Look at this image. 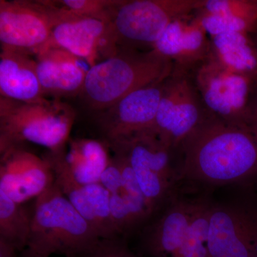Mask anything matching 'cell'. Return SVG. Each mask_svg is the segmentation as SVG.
<instances>
[{"instance_id":"1","label":"cell","mask_w":257,"mask_h":257,"mask_svg":"<svg viewBox=\"0 0 257 257\" xmlns=\"http://www.w3.org/2000/svg\"><path fill=\"white\" fill-rule=\"evenodd\" d=\"M176 152L179 184L201 189L257 185V135L209 111Z\"/></svg>"},{"instance_id":"2","label":"cell","mask_w":257,"mask_h":257,"mask_svg":"<svg viewBox=\"0 0 257 257\" xmlns=\"http://www.w3.org/2000/svg\"><path fill=\"white\" fill-rule=\"evenodd\" d=\"M182 186L183 188L179 185L144 230L142 248L147 256H207L213 199L204 189Z\"/></svg>"},{"instance_id":"3","label":"cell","mask_w":257,"mask_h":257,"mask_svg":"<svg viewBox=\"0 0 257 257\" xmlns=\"http://www.w3.org/2000/svg\"><path fill=\"white\" fill-rule=\"evenodd\" d=\"M101 240L54 182L36 198L30 237L21 257H50L54 253L83 257Z\"/></svg>"},{"instance_id":"4","label":"cell","mask_w":257,"mask_h":257,"mask_svg":"<svg viewBox=\"0 0 257 257\" xmlns=\"http://www.w3.org/2000/svg\"><path fill=\"white\" fill-rule=\"evenodd\" d=\"M172 68V61L154 49L121 48L89 68L82 94L93 109L104 111L130 93L165 80Z\"/></svg>"},{"instance_id":"5","label":"cell","mask_w":257,"mask_h":257,"mask_svg":"<svg viewBox=\"0 0 257 257\" xmlns=\"http://www.w3.org/2000/svg\"><path fill=\"white\" fill-rule=\"evenodd\" d=\"M75 119L67 104L55 99L26 103L0 98V152L30 143L51 153L64 150Z\"/></svg>"},{"instance_id":"6","label":"cell","mask_w":257,"mask_h":257,"mask_svg":"<svg viewBox=\"0 0 257 257\" xmlns=\"http://www.w3.org/2000/svg\"><path fill=\"white\" fill-rule=\"evenodd\" d=\"M127 159L140 189L154 214L179 187L174 150L153 128L143 130L109 145Z\"/></svg>"},{"instance_id":"7","label":"cell","mask_w":257,"mask_h":257,"mask_svg":"<svg viewBox=\"0 0 257 257\" xmlns=\"http://www.w3.org/2000/svg\"><path fill=\"white\" fill-rule=\"evenodd\" d=\"M204 0H121L110 12L118 48L153 47L167 27L200 9Z\"/></svg>"},{"instance_id":"8","label":"cell","mask_w":257,"mask_h":257,"mask_svg":"<svg viewBox=\"0 0 257 257\" xmlns=\"http://www.w3.org/2000/svg\"><path fill=\"white\" fill-rule=\"evenodd\" d=\"M257 185L234 199H213L207 257H257Z\"/></svg>"},{"instance_id":"9","label":"cell","mask_w":257,"mask_h":257,"mask_svg":"<svg viewBox=\"0 0 257 257\" xmlns=\"http://www.w3.org/2000/svg\"><path fill=\"white\" fill-rule=\"evenodd\" d=\"M190 71L205 109L229 124L246 128V108L256 82L226 69L212 51Z\"/></svg>"},{"instance_id":"10","label":"cell","mask_w":257,"mask_h":257,"mask_svg":"<svg viewBox=\"0 0 257 257\" xmlns=\"http://www.w3.org/2000/svg\"><path fill=\"white\" fill-rule=\"evenodd\" d=\"M207 113L191 71L173 65L164 83L154 130L177 151Z\"/></svg>"},{"instance_id":"11","label":"cell","mask_w":257,"mask_h":257,"mask_svg":"<svg viewBox=\"0 0 257 257\" xmlns=\"http://www.w3.org/2000/svg\"><path fill=\"white\" fill-rule=\"evenodd\" d=\"M54 22L52 37L46 47H58L87 62L90 67L99 56L105 59L119 50L116 46L110 20L77 16L42 1ZM45 47V48H46Z\"/></svg>"},{"instance_id":"12","label":"cell","mask_w":257,"mask_h":257,"mask_svg":"<svg viewBox=\"0 0 257 257\" xmlns=\"http://www.w3.org/2000/svg\"><path fill=\"white\" fill-rule=\"evenodd\" d=\"M54 22L41 1L0 0L1 47L35 55L48 45Z\"/></svg>"},{"instance_id":"13","label":"cell","mask_w":257,"mask_h":257,"mask_svg":"<svg viewBox=\"0 0 257 257\" xmlns=\"http://www.w3.org/2000/svg\"><path fill=\"white\" fill-rule=\"evenodd\" d=\"M165 80L130 93L104 110L99 120L104 142L109 145L155 126Z\"/></svg>"},{"instance_id":"14","label":"cell","mask_w":257,"mask_h":257,"mask_svg":"<svg viewBox=\"0 0 257 257\" xmlns=\"http://www.w3.org/2000/svg\"><path fill=\"white\" fill-rule=\"evenodd\" d=\"M54 182L53 171L46 159L21 146L1 152L0 192L12 200L24 204L41 195Z\"/></svg>"},{"instance_id":"15","label":"cell","mask_w":257,"mask_h":257,"mask_svg":"<svg viewBox=\"0 0 257 257\" xmlns=\"http://www.w3.org/2000/svg\"><path fill=\"white\" fill-rule=\"evenodd\" d=\"M194 14L171 23L152 47L174 66L189 70L211 53L207 33Z\"/></svg>"},{"instance_id":"16","label":"cell","mask_w":257,"mask_h":257,"mask_svg":"<svg viewBox=\"0 0 257 257\" xmlns=\"http://www.w3.org/2000/svg\"><path fill=\"white\" fill-rule=\"evenodd\" d=\"M37 70L46 95L72 96L82 93L90 66L86 61L58 47H49L36 55Z\"/></svg>"},{"instance_id":"17","label":"cell","mask_w":257,"mask_h":257,"mask_svg":"<svg viewBox=\"0 0 257 257\" xmlns=\"http://www.w3.org/2000/svg\"><path fill=\"white\" fill-rule=\"evenodd\" d=\"M0 96L26 103H40L45 97L39 80L36 60L25 51L1 47Z\"/></svg>"},{"instance_id":"18","label":"cell","mask_w":257,"mask_h":257,"mask_svg":"<svg viewBox=\"0 0 257 257\" xmlns=\"http://www.w3.org/2000/svg\"><path fill=\"white\" fill-rule=\"evenodd\" d=\"M109 145L93 139L69 140L60 152L65 165L74 178L83 185L99 183L110 164Z\"/></svg>"},{"instance_id":"19","label":"cell","mask_w":257,"mask_h":257,"mask_svg":"<svg viewBox=\"0 0 257 257\" xmlns=\"http://www.w3.org/2000/svg\"><path fill=\"white\" fill-rule=\"evenodd\" d=\"M213 55L224 67L257 81V50L252 36L231 32L211 37Z\"/></svg>"},{"instance_id":"20","label":"cell","mask_w":257,"mask_h":257,"mask_svg":"<svg viewBox=\"0 0 257 257\" xmlns=\"http://www.w3.org/2000/svg\"><path fill=\"white\" fill-rule=\"evenodd\" d=\"M32 217L23 204L0 192V239L23 252L31 231Z\"/></svg>"},{"instance_id":"21","label":"cell","mask_w":257,"mask_h":257,"mask_svg":"<svg viewBox=\"0 0 257 257\" xmlns=\"http://www.w3.org/2000/svg\"><path fill=\"white\" fill-rule=\"evenodd\" d=\"M202 15H222L246 22L257 32V0H204L197 11Z\"/></svg>"},{"instance_id":"22","label":"cell","mask_w":257,"mask_h":257,"mask_svg":"<svg viewBox=\"0 0 257 257\" xmlns=\"http://www.w3.org/2000/svg\"><path fill=\"white\" fill-rule=\"evenodd\" d=\"M49 5L71 14L109 20L111 10L119 0H61L46 1Z\"/></svg>"},{"instance_id":"23","label":"cell","mask_w":257,"mask_h":257,"mask_svg":"<svg viewBox=\"0 0 257 257\" xmlns=\"http://www.w3.org/2000/svg\"><path fill=\"white\" fill-rule=\"evenodd\" d=\"M83 257H143L128 247L124 240L116 238L101 240L92 251Z\"/></svg>"},{"instance_id":"24","label":"cell","mask_w":257,"mask_h":257,"mask_svg":"<svg viewBox=\"0 0 257 257\" xmlns=\"http://www.w3.org/2000/svg\"><path fill=\"white\" fill-rule=\"evenodd\" d=\"M245 127L257 135V81L253 84L246 108Z\"/></svg>"},{"instance_id":"25","label":"cell","mask_w":257,"mask_h":257,"mask_svg":"<svg viewBox=\"0 0 257 257\" xmlns=\"http://www.w3.org/2000/svg\"><path fill=\"white\" fill-rule=\"evenodd\" d=\"M18 252L14 246L0 239V257H20Z\"/></svg>"},{"instance_id":"26","label":"cell","mask_w":257,"mask_h":257,"mask_svg":"<svg viewBox=\"0 0 257 257\" xmlns=\"http://www.w3.org/2000/svg\"><path fill=\"white\" fill-rule=\"evenodd\" d=\"M251 36H252L253 41L254 42V45L257 50V32L256 33L253 34Z\"/></svg>"},{"instance_id":"27","label":"cell","mask_w":257,"mask_h":257,"mask_svg":"<svg viewBox=\"0 0 257 257\" xmlns=\"http://www.w3.org/2000/svg\"><path fill=\"white\" fill-rule=\"evenodd\" d=\"M20 257H21V256H20Z\"/></svg>"}]
</instances>
